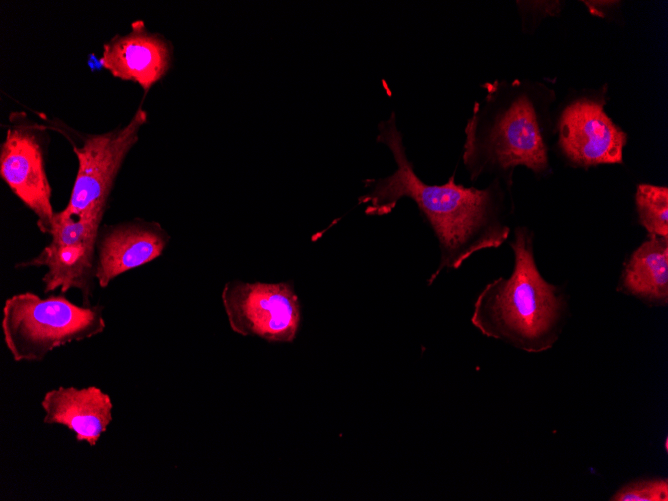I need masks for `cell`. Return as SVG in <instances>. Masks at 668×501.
Listing matches in <instances>:
<instances>
[{"mask_svg": "<svg viewBox=\"0 0 668 501\" xmlns=\"http://www.w3.org/2000/svg\"><path fill=\"white\" fill-rule=\"evenodd\" d=\"M377 141L391 152L396 169L386 177L366 181L367 192L359 198L368 215L391 213L399 200L408 198L433 230L440 261L428 279L433 281L444 269H458L473 254L500 247L510 229L499 218L497 184L486 189L456 184L455 174L441 185L425 183L409 160L402 133L391 116L379 124Z\"/></svg>", "mask_w": 668, "mask_h": 501, "instance_id": "1", "label": "cell"}, {"mask_svg": "<svg viewBox=\"0 0 668 501\" xmlns=\"http://www.w3.org/2000/svg\"><path fill=\"white\" fill-rule=\"evenodd\" d=\"M510 247L514 253L510 277H499L483 288L471 322L487 337L526 352H543L560 335L566 301L538 270L532 232L517 227Z\"/></svg>", "mask_w": 668, "mask_h": 501, "instance_id": "2", "label": "cell"}, {"mask_svg": "<svg viewBox=\"0 0 668 501\" xmlns=\"http://www.w3.org/2000/svg\"><path fill=\"white\" fill-rule=\"evenodd\" d=\"M105 328L102 305H77L62 293H17L2 308L3 341L16 362H40L53 350L95 337Z\"/></svg>", "mask_w": 668, "mask_h": 501, "instance_id": "3", "label": "cell"}, {"mask_svg": "<svg viewBox=\"0 0 668 501\" xmlns=\"http://www.w3.org/2000/svg\"><path fill=\"white\" fill-rule=\"evenodd\" d=\"M463 160L472 179L486 171H508L523 165L535 172L548 167L532 103L525 96L497 112L487 126L469 121Z\"/></svg>", "mask_w": 668, "mask_h": 501, "instance_id": "4", "label": "cell"}, {"mask_svg": "<svg viewBox=\"0 0 668 501\" xmlns=\"http://www.w3.org/2000/svg\"><path fill=\"white\" fill-rule=\"evenodd\" d=\"M147 121L139 107L123 126L98 134L66 135L77 158V172L67 205L60 212L83 217L105 212L116 178Z\"/></svg>", "mask_w": 668, "mask_h": 501, "instance_id": "5", "label": "cell"}, {"mask_svg": "<svg viewBox=\"0 0 668 501\" xmlns=\"http://www.w3.org/2000/svg\"><path fill=\"white\" fill-rule=\"evenodd\" d=\"M105 212L72 217L56 212L51 240L36 256L17 262L16 269L46 268L44 293L70 289L81 293L82 305L91 306L96 278V242Z\"/></svg>", "mask_w": 668, "mask_h": 501, "instance_id": "6", "label": "cell"}, {"mask_svg": "<svg viewBox=\"0 0 668 501\" xmlns=\"http://www.w3.org/2000/svg\"><path fill=\"white\" fill-rule=\"evenodd\" d=\"M231 329L268 342H293L301 324V305L292 283L229 281L221 293Z\"/></svg>", "mask_w": 668, "mask_h": 501, "instance_id": "7", "label": "cell"}, {"mask_svg": "<svg viewBox=\"0 0 668 501\" xmlns=\"http://www.w3.org/2000/svg\"><path fill=\"white\" fill-rule=\"evenodd\" d=\"M12 118L0 146V177L34 213L38 229L50 235L56 212L46 171L44 128L22 116Z\"/></svg>", "mask_w": 668, "mask_h": 501, "instance_id": "8", "label": "cell"}, {"mask_svg": "<svg viewBox=\"0 0 668 501\" xmlns=\"http://www.w3.org/2000/svg\"><path fill=\"white\" fill-rule=\"evenodd\" d=\"M625 143L626 134L598 102L576 101L562 113L559 144L567 158L577 165L621 163Z\"/></svg>", "mask_w": 668, "mask_h": 501, "instance_id": "9", "label": "cell"}, {"mask_svg": "<svg viewBox=\"0 0 668 501\" xmlns=\"http://www.w3.org/2000/svg\"><path fill=\"white\" fill-rule=\"evenodd\" d=\"M170 235L156 221L134 218L101 225L96 242V278L106 288L118 276L158 258Z\"/></svg>", "mask_w": 668, "mask_h": 501, "instance_id": "10", "label": "cell"}, {"mask_svg": "<svg viewBox=\"0 0 668 501\" xmlns=\"http://www.w3.org/2000/svg\"><path fill=\"white\" fill-rule=\"evenodd\" d=\"M172 45L162 35L148 31L142 20L126 34H117L102 47L100 63L110 74L138 84L148 92L168 72Z\"/></svg>", "mask_w": 668, "mask_h": 501, "instance_id": "11", "label": "cell"}, {"mask_svg": "<svg viewBox=\"0 0 668 501\" xmlns=\"http://www.w3.org/2000/svg\"><path fill=\"white\" fill-rule=\"evenodd\" d=\"M43 422L66 427L78 442L93 447L112 422L113 403L97 386H60L47 391L41 400Z\"/></svg>", "mask_w": 668, "mask_h": 501, "instance_id": "12", "label": "cell"}, {"mask_svg": "<svg viewBox=\"0 0 668 501\" xmlns=\"http://www.w3.org/2000/svg\"><path fill=\"white\" fill-rule=\"evenodd\" d=\"M619 290L653 303H667L668 237L649 235L631 254Z\"/></svg>", "mask_w": 668, "mask_h": 501, "instance_id": "13", "label": "cell"}, {"mask_svg": "<svg viewBox=\"0 0 668 501\" xmlns=\"http://www.w3.org/2000/svg\"><path fill=\"white\" fill-rule=\"evenodd\" d=\"M635 202L639 223L648 234L668 237V188L639 184Z\"/></svg>", "mask_w": 668, "mask_h": 501, "instance_id": "14", "label": "cell"}, {"mask_svg": "<svg viewBox=\"0 0 668 501\" xmlns=\"http://www.w3.org/2000/svg\"><path fill=\"white\" fill-rule=\"evenodd\" d=\"M610 500L614 501H667L666 479H652L630 483L622 487Z\"/></svg>", "mask_w": 668, "mask_h": 501, "instance_id": "15", "label": "cell"}]
</instances>
